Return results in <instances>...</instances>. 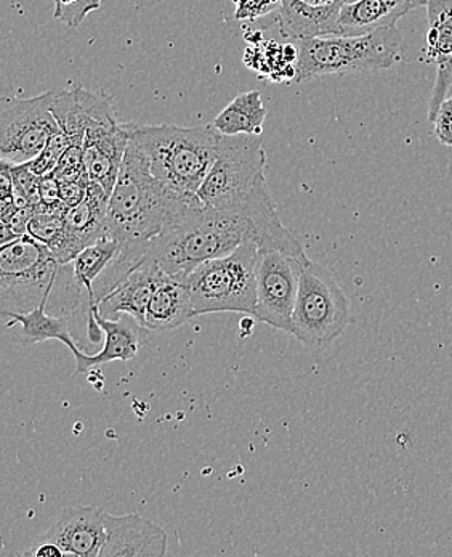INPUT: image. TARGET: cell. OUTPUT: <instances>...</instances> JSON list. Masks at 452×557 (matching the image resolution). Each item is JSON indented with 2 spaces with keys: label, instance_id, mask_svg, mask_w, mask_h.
Masks as SVG:
<instances>
[{
  "label": "cell",
  "instance_id": "6da1fadb",
  "mask_svg": "<svg viewBox=\"0 0 452 557\" xmlns=\"http://www.w3.org/2000/svg\"><path fill=\"white\" fill-rule=\"evenodd\" d=\"M84 288L73 262L60 263L42 243L20 236L0 248V313H28L42 302L70 315L79 307Z\"/></svg>",
  "mask_w": 452,
  "mask_h": 557
},
{
  "label": "cell",
  "instance_id": "7a4b0ae2",
  "mask_svg": "<svg viewBox=\"0 0 452 557\" xmlns=\"http://www.w3.org/2000/svg\"><path fill=\"white\" fill-rule=\"evenodd\" d=\"M249 239L252 227L244 211H218L198 201L145 242V249L162 272L187 276L201 263L231 255Z\"/></svg>",
  "mask_w": 452,
  "mask_h": 557
},
{
  "label": "cell",
  "instance_id": "3957f363",
  "mask_svg": "<svg viewBox=\"0 0 452 557\" xmlns=\"http://www.w3.org/2000/svg\"><path fill=\"white\" fill-rule=\"evenodd\" d=\"M199 199H188L154 177L143 151L129 141L108 202L106 236L120 243L150 242Z\"/></svg>",
  "mask_w": 452,
  "mask_h": 557
},
{
  "label": "cell",
  "instance_id": "277c9868",
  "mask_svg": "<svg viewBox=\"0 0 452 557\" xmlns=\"http://www.w3.org/2000/svg\"><path fill=\"white\" fill-rule=\"evenodd\" d=\"M154 177L180 197L198 198L199 188L211 171L222 134L214 126L178 127L127 123Z\"/></svg>",
  "mask_w": 452,
  "mask_h": 557
},
{
  "label": "cell",
  "instance_id": "5b68a950",
  "mask_svg": "<svg viewBox=\"0 0 452 557\" xmlns=\"http://www.w3.org/2000/svg\"><path fill=\"white\" fill-rule=\"evenodd\" d=\"M299 47L296 83L336 74L390 70L403 60L406 42L398 28L361 36H322L296 40Z\"/></svg>",
  "mask_w": 452,
  "mask_h": 557
},
{
  "label": "cell",
  "instance_id": "8992f818",
  "mask_svg": "<svg viewBox=\"0 0 452 557\" xmlns=\"http://www.w3.org/2000/svg\"><path fill=\"white\" fill-rule=\"evenodd\" d=\"M258 243H242L231 255L212 259L185 276L193 317L238 312L254 315L258 306Z\"/></svg>",
  "mask_w": 452,
  "mask_h": 557
},
{
  "label": "cell",
  "instance_id": "52a82bcc",
  "mask_svg": "<svg viewBox=\"0 0 452 557\" xmlns=\"http://www.w3.org/2000/svg\"><path fill=\"white\" fill-rule=\"evenodd\" d=\"M352 322L350 300L322 263L306 259L300 273L292 334L312 349L332 344Z\"/></svg>",
  "mask_w": 452,
  "mask_h": 557
},
{
  "label": "cell",
  "instance_id": "ba28073f",
  "mask_svg": "<svg viewBox=\"0 0 452 557\" xmlns=\"http://www.w3.org/2000/svg\"><path fill=\"white\" fill-rule=\"evenodd\" d=\"M262 135H222L221 151L205 175L198 199L218 211H241L265 177Z\"/></svg>",
  "mask_w": 452,
  "mask_h": 557
},
{
  "label": "cell",
  "instance_id": "9c48e42d",
  "mask_svg": "<svg viewBox=\"0 0 452 557\" xmlns=\"http://www.w3.org/2000/svg\"><path fill=\"white\" fill-rule=\"evenodd\" d=\"M53 90L33 97L0 100V154L10 164L32 163L49 144L59 123L52 113Z\"/></svg>",
  "mask_w": 452,
  "mask_h": 557
},
{
  "label": "cell",
  "instance_id": "30bf717a",
  "mask_svg": "<svg viewBox=\"0 0 452 557\" xmlns=\"http://www.w3.org/2000/svg\"><path fill=\"white\" fill-rule=\"evenodd\" d=\"M306 259L278 249H259L255 267L258 306L254 313L258 322L292 334L293 307Z\"/></svg>",
  "mask_w": 452,
  "mask_h": 557
},
{
  "label": "cell",
  "instance_id": "8fae6325",
  "mask_svg": "<svg viewBox=\"0 0 452 557\" xmlns=\"http://www.w3.org/2000/svg\"><path fill=\"white\" fill-rule=\"evenodd\" d=\"M130 131L127 123L97 124L86 132L83 141L84 168L90 182L113 194L121 165L129 147Z\"/></svg>",
  "mask_w": 452,
  "mask_h": 557
},
{
  "label": "cell",
  "instance_id": "7c38bea8",
  "mask_svg": "<svg viewBox=\"0 0 452 557\" xmlns=\"http://www.w3.org/2000/svg\"><path fill=\"white\" fill-rule=\"evenodd\" d=\"M52 113L70 144L83 145L86 132L97 124L116 123V108L104 94L89 92L80 86L53 90Z\"/></svg>",
  "mask_w": 452,
  "mask_h": 557
},
{
  "label": "cell",
  "instance_id": "4fadbf2b",
  "mask_svg": "<svg viewBox=\"0 0 452 557\" xmlns=\"http://www.w3.org/2000/svg\"><path fill=\"white\" fill-rule=\"evenodd\" d=\"M106 540L100 557L164 556L168 535L162 527L143 516H113L103 511Z\"/></svg>",
  "mask_w": 452,
  "mask_h": 557
},
{
  "label": "cell",
  "instance_id": "5bb4252c",
  "mask_svg": "<svg viewBox=\"0 0 452 557\" xmlns=\"http://www.w3.org/2000/svg\"><path fill=\"white\" fill-rule=\"evenodd\" d=\"M42 539L55 543L65 556L100 557L106 530L97 506H70L56 516Z\"/></svg>",
  "mask_w": 452,
  "mask_h": 557
},
{
  "label": "cell",
  "instance_id": "9a60e30c",
  "mask_svg": "<svg viewBox=\"0 0 452 557\" xmlns=\"http://www.w3.org/2000/svg\"><path fill=\"white\" fill-rule=\"evenodd\" d=\"M427 57L437 66L428 103V120L434 123L452 84V0H428Z\"/></svg>",
  "mask_w": 452,
  "mask_h": 557
},
{
  "label": "cell",
  "instance_id": "2e32d148",
  "mask_svg": "<svg viewBox=\"0 0 452 557\" xmlns=\"http://www.w3.org/2000/svg\"><path fill=\"white\" fill-rule=\"evenodd\" d=\"M162 275L164 272L160 265L151 259L145 258L143 262L138 263L123 282L117 283L93 307L101 315L111 320H120L123 313H127L143 329L148 302H150Z\"/></svg>",
  "mask_w": 452,
  "mask_h": 557
},
{
  "label": "cell",
  "instance_id": "e0dca14e",
  "mask_svg": "<svg viewBox=\"0 0 452 557\" xmlns=\"http://www.w3.org/2000/svg\"><path fill=\"white\" fill-rule=\"evenodd\" d=\"M108 202L110 194L101 185L90 182L86 199L66 209L63 214L66 243L60 262H73L80 251L106 238Z\"/></svg>",
  "mask_w": 452,
  "mask_h": 557
},
{
  "label": "cell",
  "instance_id": "ac0fdd59",
  "mask_svg": "<svg viewBox=\"0 0 452 557\" xmlns=\"http://www.w3.org/2000/svg\"><path fill=\"white\" fill-rule=\"evenodd\" d=\"M428 0H355L340 9V36H361L397 28L398 22Z\"/></svg>",
  "mask_w": 452,
  "mask_h": 557
},
{
  "label": "cell",
  "instance_id": "d6986e66",
  "mask_svg": "<svg viewBox=\"0 0 452 557\" xmlns=\"http://www.w3.org/2000/svg\"><path fill=\"white\" fill-rule=\"evenodd\" d=\"M191 319L194 317L187 280L185 276L164 273L148 302L143 329L167 333Z\"/></svg>",
  "mask_w": 452,
  "mask_h": 557
},
{
  "label": "cell",
  "instance_id": "ffe728a7",
  "mask_svg": "<svg viewBox=\"0 0 452 557\" xmlns=\"http://www.w3.org/2000/svg\"><path fill=\"white\" fill-rule=\"evenodd\" d=\"M343 3L313 7L302 0H285L278 10L279 32L292 40L340 34L339 15Z\"/></svg>",
  "mask_w": 452,
  "mask_h": 557
},
{
  "label": "cell",
  "instance_id": "44dd1931",
  "mask_svg": "<svg viewBox=\"0 0 452 557\" xmlns=\"http://www.w3.org/2000/svg\"><path fill=\"white\" fill-rule=\"evenodd\" d=\"M89 319H96L106 339H104L103 349L98 354L89 356L80 349L73 354L77 374L87 373V371L103 367L110 361H130L137 357L138 350H140V337L134 326L121 319H106L98 312L96 307L89 309Z\"/></svg>",
  "mask_w": 452,
  "mask_h": 557
},
{
  "label": "cell",
  "instance_id": "7402d4cb",
  "mask_svg": "<svg viewBox=\"0 0 452 557\" xmlns=\"http://www.w3.org/2000/svg\"><path fill=\"white\" fill-rule=\"evenodd\" d=\"M47 306H49V302H42L32 312L12 313V315L5 317V319H9L7 329L18 323L22 326L18 339L20 343L26 344V346L46 343V341H60V343L65 344L71 352H77L79 347H77L74 337L71 336L67 315H50Z\"/></svg>",
  "mask_w": 452,
  "mask_h": 557
},
{
  "label": "cell",
  "instance_id": "603a6c76",
  "mask_svg": "<svg viewBox=\"0 0 452 557\" xmlns=\"http://www.w3.org/2000/svg\"><path fill=\"white\" fill-rule=\"evenodd\" d=\"M268 111L259 90L239 94L215 117L212 126L222 135H262Z\"/></svg>",
  "mask_w": 452,
  "mask_h": 557
},
{
  "label": "cell",
  "instance_id": "cb8c5ba5",
  "mask_svg": "<svg viewBox=\"0 0 452 557\" xmlns=\"http://www.w3.org/2000/svg\"><path fill=\"white\" fill-rule=\"evenodd\" d=\"M121 243L116 239L103 238L100 242L93 243L89 248L80 251L73 261L74 273H76L77 282L86 289L89 296V309L96 306V292L93 286L100 278L101 273L104 272L111 261L116 258L120 251Z\"/></svg>",
  "mask_w": 452,
  "mask_h": 557
},
{
  "label": "cell",
  "instance_id": "d4e9b609",
  "mask_svg": "<svg viewBox=\"0 0 452 557\" xmlns=\"http://www.w3.org/2000/svg\"><path fill=\"white\" fill-rule=\"evenodd\" d=\"M28 235L47 246L53 258L60 262L66 243V224L63 215L36 211L28 224Z\"/></svg>",
  "mask_w": 452,
  "mask_h": 557
},
{
  "label": "cell",
  "instance_id": "484cf974",
  "mask_svg": "<svg viewBox=\"0 0 452 557\" xmlns=\"http://www.w3.org/2000/svg\"><path fill=\"white\" fill-rule=\"evenodd\" d=\"M55 10L53 18L65 23L70 28L83 25L84 20L100 9L103 0H52Z\"/></svg>",
  "mask_w": 452,
  "mask_h": 557
},
{
  "label": "cell",
  "instance_id": "4316f807",
  "mask_svg": "<svg viewBox=\"0 0 452 557\" xmlns=\"http://www.w3.org/2000/svg\"><path fill=\"white\" fill-rule=\"evenodd\" d=\"M70 147V138L66 137L65 132L60 129L52 135L47 147L43 148L42 153L33 160L29 164V168L36 172L39 177H43V175H50L53 171H55L56 164L62 160L63 154Z\"/></svg>",
  "mask_w": 452,
  "mask_h": 557
},
{
  "label": "cell",
  "instance_id": "83f0119b",
  "mask_svg": "<svg viewBox=\"0 0 452 557\" xmlns=\"http://www.w3.org/2000/svg\"><path fill=\"white\" fill-rule=\"evenodd\" d=\"M236 5L235 20L254 22L281 9L282 0H233Z\"/></svg>",
  "mask_w": 452,
  "mask_h": 557
},
{
  "label": "cell",
  "instance_id": "f1b7e54d",
  "mask_svg": "<svg viewBox=\"0 0 452 557\" xmlns=\"http://www.w3.org/2000/svg\"><path fill=\"white\" fill-rule=\"evenodd\" d=\"M434 124L438 140L447 147H452V97L441 103Z\"/></svg>",
  "mask_w": 452,
  "mask_h": 557
},
{
  "label": "cell",
  "instance_id": "f546056e",
  "mask_svg": "<svg viewBox=\"0 0 452 557\" xmlns=\"http://www.w3.org/2000/svg\"><path fill=\"white\" fill-rule=\"evenodd\" d=\"M60 185H62V201L65 202L66 208H73V206L79 205V202L86 199L90 178L89 175H86V177L79 178V181Z\"/></svg>",
  "mask_w": 452,
  "mask_h": 557
},
{
  "label": "cell",
  "instance_id": "4dcf8cb0",
  "mask_svg": "<svg viewBox=\"0 0 452 557\" xmlns=\"http://www.w3.org/2000/svg\"><path fill=\"white\" fill-rule=\"evenodd\" d=\"M23 555L28 557H63L65 553L62 552L59 545L50 542V540L40 539L33 543Z\"/></svg>",
  "mask_w": 452,
  "mask_h": 557
},
{
  "label": "cell",
  "instance_id": "1f68e13d",
  "mask_svg": "<svg viewBox=\"0 0 452 557\" xmlns=\"http://www.w3.org/2000/svg\"><path fill=\"white\" fill-rule=\"evenodd\" d=\"M255 317H246L244 320H241V323H239V330H241V337H248L251 336L252 333H254V325H255Z\"/></svg>",
  "mask_w": 452,
  "mask_h": 557
},
{
  "label": "cell",
  "instance_id": "d6a6232c",
  "mask_svg": "<svg viewBox=\"0 0 452 557\" xmlns=\"http://www.w3.org/2000/svg\"><path fill=\"white\" fill-rule=\"evenodd\" d=\"M302 2L313 7H326L334 5V3H343V0H302Z\"/></svg>",
  "mask_w": 452,
  "mask_h": 557
},
{
  "label": "cell",
  "instance_id": "836d02e7",
  "mask_svg": "<svg viewBox=\"0 0 452 557\" xmlns=\"http://www.w3.org/2000/svg\"><path fill=\"white\" fill-rule=\"evenodd\" d=\"M355 2V0H343V3Z\"/></svg>",
  "mask_w": 452,
  "mask_h": 557
},
{
  "label": "cell",
  "instance_id": "e575fe53",
  "mask_svg": "<svg viewBox=\"0 0 452 557\" xmlns=\"http://www.w3.org/2000/svg\"><path fill=\"white\" fill-rule=\"evenodd\" d=\"M282 2H285V0H282Z\"/></svg>",
  "mask_w": 452,
  "mask_h": 557
}]
</instances>
